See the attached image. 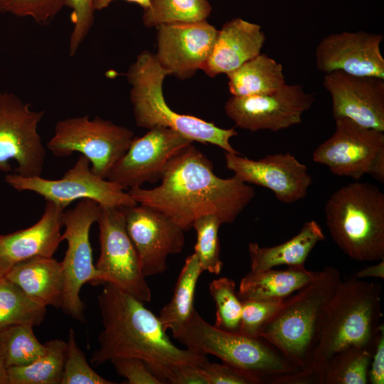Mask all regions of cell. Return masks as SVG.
<instances>
[{
    "label": "cell",
    "instance_id": "6da1fadb",
    "mask_svg": "<svg viewBox=\"0 0 384 384\" xmlns=\"http://www.w3.org/2000/svg\"><path fill=\"white\" fill-rule=\"evenodd\" d=\"M160 181L153 188L127 192L137 204L160 211L185 231L208 215L223 224L233 223L255 196L252 186L235 176H216L213 163L192 144L169 160Z\"/></svg>",
    "mask_w": 384,
    "mask_h": 384
},
{
    "label": "cell",
    "instance_id": "7a4b0ae2",
    "mask_svg": "<svg viewBox=\"0 0 384 384\" xmlns=\"http://www.w3.org/2000/svg\"><path fill=\"white\" fill-rule=\"evenodd\" d=\"M97 303L103 328L99 348L91 356L93 366L118 357L140 358L149 370L163 365L201 366L208 361L206 355L174 344L159 317L116 286L103 284Z\"/></svg>",
    "mask_w": 384,
    "mask_h": 384
},
{
    "label": "cell",
    "instance_id": "3957f363",
    "mask_svg": "<svg viewBox=\"0 0 384 384\" xmlns=\"http://www.w3.org/2000/svg\"><path fill=\"white\" fill-rule=\"evenodd\" d=\"M380 284L354 277L341 280L322 316L309 366L293 384L316 383L326 362L338 351L358 346L373 350L382 321Z\"/></svg>",
    "mask_w": 384,
    "mask_h": 384
},
{
    "label": "cell",
    "instance_id": "277c9868",
    "mask_svg": "<svg viewBox=\"0 0 384 384\" xmlns=\"http://www.w3.org/2000/svg\"><path fill=\"white\" fill-rule=\"evenodd\" d=\"M342 279L327 266L315 279L284 299L258 337L274 345L300 371L310 365L326 306Z\"/></svg>",
    "mask_w": 384,
    "mask_h": 384
},
{
    "label": "cell",
    "instance_id": "5b68a950",
    "mask_svg": "<svg viewBox=\"0 0 384 384\" xmlns=\"http://www.w3.org/2000/svg\"><path fill=\"white\" fill-rule=\"evenodd\" d=\"M172 336L186 348L215 356L253 374L262 384H292L300 371L266 339L218 329L195 309Z\"/></svg>",
    "mask_w": 384,
    "mask_h": 384
},
{
    "label": "cell",
    "instance_id": "8992f818",
    "mask_svg": "<svg viewBox=\"0 0 384 384\" xmlns=\"http://www.w3.org/2000/svg\"><path fill=\"white\" fill-rule=\"evenodd\" d=\"M326 223L337 246L351 259H384V193L356 181L334 192L324 206Z\"/></svg>",
    "mask_w": 384,
    "mask_h": 384
},
{
    "label": "cell",
    "instance_id": "52a82bcc",
    "mask_svg": "<svg viewBox=\"0 0 384 384\" xmlns=\"http://www.w3.org/2000/svg\"><path fill=\"white\" fill-rule=\"evenodd\" d=\"M169 75L158 63L154 54L140 53L129 66L126 77L131 85L129 98L137 126L151 129H171L192 142L215 145L233 154H240L230 144L237 136L234 128L223 129L198 117L177 113L167 105L163 94V82Z\"/></svg>",
    "mask_w": 384,
    "mask_h": 384
},
{
    "label": "cell",
    "instance_id": "ba28073f",
    "mask_svg": "<svg viewBox=\"0 0 384 384\" xmlns=\"http://www.w3.org/2000/svg\"><path fill=\"white\" fill-rule=\"evenodd\" d=\"M133 132L99 117H68L56 122L46 146L57 157L79 152L91 164L96 175L107 178L115 164L127 152Z\"/></svg>",
    "mask_w": 384,
    "mask_h": 384
},
{
    "label": "cell",
    "instance_id": "9c48e42d",
    "mask_svg": "<svg viewBox=\"0 0 384 384\" xmlns=\"http://www.w3.org/2000/svg\"><path fill=\"white\" fill-rule=\"evenodd\" d=\"M334 119V132L314 149L312 160L336 176L358 181L368 174L383 183L384 132L344 117Z\"/></svg>",
    "mask_w": 384,
    "mask_h": 384
},
{
    "label": "cell",
    "instance_id": "30bf717a",
    "mask_svg": "<svg viewBox=\"0 0 384 384\" xmlns=\"http://www.w3.org/2000/svg\"><path fill=\"white\" fill-rule=\"evenodd\" d=\"M96 223L100 252L95 267L100 274V285L110 283L144 304L149 302L151 289L128 235L122 207L99 205Z\"/></svg>",
    "mask_w": 384,
    "mask_h": 384
},
{
    "label": "cell",
    "instance_id": "8fae6325",
    "mask_svg": "<svg viewBox=\"0 0 384 384\" xmlns=\"http://www.w3.org/2000/svg\"><path fill=\"white\" fill-rule=\"evenodd\" d=\"M99 204L90 199H82L63 213V240L68 248L62 264L65 274L63 311L73 319L85 321V304L80 292L86 283L100 285V277L93 264L90 230L96 223Z\"/></svg>",
    "mask_w": 384,
    "mask_h": 384
},
{
    "label": "cell",
    "instance_id": "7c38bea8",
    "mask_svg": "<svg viewBox=\"0 0 384 384\" xmlns=\"http://www.w3.org/2000/svg\"><path fill=\"white\" fill-rule=\"evenodd\" d=\"M6 183L18 191H31L65 209L76 200L90 199L100 206L129 207L137 202L118 184L92 172L90 161L80 155L60 179L8 174Z\"/></svg>",
    "mask_w": 384,
    "mask_h": 384
},
{
    "label": "cell",
    "instance_id": "4fadbf2b",
    "mask_svg": "<svg viewBox=\"0 0 384 384\" xmlns=\"http://www.w3.org/2000/svg\"><path fill=\"white\" fill-rule=\"evenodd\" d=\"M44 114L43 110H33L14 93L0 92V171H10V162L14 160L16 174L41 175L46 149L38 128Z\"/></svg>",
    "mask_w": 384,
    "mask_h": 384
},
{
    "label": "cell",
    "instance_id": "5bb4252c",
    "mask_svg": "<svg viewBox=\"0 0 384 384\" xmlns=\"http://www.w3.org/2000/svg\"><path fill=\"white\" fill-rule=\"evenodd\" d=\"M315 100L299 84H285L270 94L233 96L225 105V112L239 128L257 132H278L299 124L302 116Z\"/></svg>",
    "mask_w": 384,
    "mask_h": 384
},
{
    "label": "cell",
    "instance_id": "9a60e30c",
    "mask_svg": "<svg viewBox=\"0 0 384 384\" xmlns=\"http://www.w3.org/2000/svg\"><path fill=\"white\" fill-rule=\"evenodd\" d=\"M122 209L142 274L146 277L164 273L167 269L168 256L182 252L185 230L166 215L149 206L137 204Z\"/></svg>",
    "mask_w": 384,
    "mask_h": 384
},
{
    "label": "cell",
    "instance_id": "2e32d148",
    "mask_svg": "<svg viewBox=\"0 0 384 384\" xmlns=\"http://www.w3.org/2000/svg\"><path fill=\"white\" fill-rule=\"evenodd\" d=\"M193 142L163 127H154L133 139L129 148L112 169L107 179L123 189L160 181L169 160Z\"/></svg>",
    "mask_w": 384,
    "mask_h": 384
},
{
    "label": "cell",
    "instance_id": "e0dca14e",
    "mask_svg": "<svg viewBox=\"0 0 384 384\" xmlns=\"http://www.w3.org/2000/svg\"><path fill=\"white\" fill-rule=\"evenodd\" d=\"M225 159L227 169L238 179L270 189L284 203L304 198L312 183L308 167L289 152L257 160L225 152Z\"/></svg>",
    "mask_w": 384,
    "mask_h": 384
},
{
    "label": "cell",
    "instance_id": "ac0fdd59",
    "mask_svg": "<svg viewBox=\"0 0 384 384\" xmlns=\"http://www.w3.org/2000/svg\"><path fill=\"white\" fill-rule=\"evenodd\" d=\"M159 65L169 75L185 79L201 69L213 49L218 31L206 20L156 27Z\"/></svg>",
    "mask_w": 384,
    "mask_h": 384
},
{
    "label": "cell",
    "instance_id": "d6986e66",
    "mask_svg": "<svg viewBox=\"0 0 384 384\" xmlns=\"http://www.w3.org/2000/svg\"><path fill=\"white\" fill-rule=\"evenodd\" d=\"M383 40L382 34L364 31L329 34L316 47V68L324 74L342 71L384 78V58L380 51Z\"/></svg>",
    "mask_w": 384,
    "mask_h": 384
},
{
    "label": "cell",
    "instance_id": "ffe728a7",
    "mask_svg": "<svg viewBox=\"0 0 384 384\" xmlns=\"http://www.w3.org/2000/svg\"><path fill=\"white\" fill-rule=\"evenodd\" d=\"M323 85L331 95L334 119L384 132V78L334 71L324 75Z\"/></svg>",
    "mask_w": 384,
    "mask_h": 384
},
{
    "label": "cell",
    "instance_id": "44dd1931",
    "mask_svg": "<svg viewBox=\"0 0 384 384\" xmlns=\"http://www.w3.org/2000/svg\"><path fill=\"white\" fill-rule=\"evenodd\" d=\"M64 208L46 201L41 218L25 229L0 235V277L15 265L39 257H53L63 241Z\"/></svg>",
    "mask_w": 384,
    "mask_h": 384
},
{
    "label": "cell",
    "instance_id": "7402d4cb",
    "mask_svg": "<svg viewBox=\"0 0 384 384\" xmlns=\"http://www.w3.org/2000/svg\"><path fill=\"white\" fill-rule=\"evenodd\" d=\"M265 42L260 25L233 18L218 31L212 53L201 70L210 78L228 75L261 53Z\"/></svg>",
    "mask_w": 384,
    "mask_h": 384
},
{
    "label": "cell",
    "instance_id": "603a6c76",
    "mask_svg": "<svg viewBox=\"0 0 384 384\" xmlns=\"http://www.w3.org/2000/svg\"><path fill=\"white\" fill-rule=\"evenodd\" d=\"M4 277L38 303L62 308L65 274L61 261L53 257L31 258L15 265Z\"/></svg>",
    "mask_w": 384,
    "mask_h": 384
},
{
    "label": "cell",
    "instance_id": "cb8c5ba5",
    "mask_svg": "<svg viewBox=\"0 0 384 384\" xmlns=\"http://www.w3.org/2000/svg\"><path fill=\"white\" fill-rule=\"evenodd\" d=\"M319 272L304 265L249 272L240 281L238 296L243 300L282 301L316 279Z\"/></svg>",
    "mask_w": 384,
    "mask_h": 384
},
{
    "label": "cell",
    "instance_id": "d4e9b609",
    "mask_svg": "<svg viewBox=\"0 0 384 384\" xmlns=\"http://www.w3.org/2000/svg\"><path fill=\"white\" fill-rule=\"evenodd\" d=\"M324 239L321 226L311 220L306 222L296 235L283 243L261 247L256 242H250V270H265L280 265H304L315 245Z\"/></svg>",
    "mask_w": 384,
    "mask_h": 384
},
{
    "label": "cell",
    "instance_id": "484cf974",
    "mask_svg": "<svg viewBox=\"0 0 384 384\" xmlns=\"http://www.w3.org/2000/svg\"><path fill=\"white\" fill-rule=\"evenodd\" d=\"M227 76L229 90L237 97L270 94L286 84L282 64L264 53H260Z\"/></svg>",
    "mask_w": 384,
    "mask_h": 384
},
{
    "label": "cell",
    "instance_id": "4316f807",
    "mask_svg": "<svg viewBox=\"0 0 384 384\" xmlns=\"http://www.w3.org/2000/svg\"><path fill=\"white\" fill-rule=\"evenodd\" d=\"M203 271L193 253L185 261L178 277L172 298L160 311L159 319L166 331L176 333L188 320L193 311L195 290Z\"/></svg>",
    "mask_w": 384,
    "mask_h": 384
},
{
    "label": "cell",
    "instance_id": "83f0119b",
    "mask_svg": "<svg viewBox=\"0 0 384 384\" xmlns=\"http://www.w3.org/2000/svg\"><path fill=\"white\" fill-rule=\"evenodd\" d=\"M44 352L31 363L8 368L9 384H61L67 343H44Z\"/></svg>",
    "mask_w": 384,
    "mask_h": 384
},
{
    "label": "cell",
    "instance_id": "f1b7e54d",
    "mask_svg": "<svg viewBox=\"0 0 384 384\" xmlns=\"http://www.w3.org/2000/svg\"><path fill=\"white\" fill-rule=\"evenodd\" d=\"M368 348L351 346L334 354L324 364L318 384H366L373 353Z\"/></svg>",
    "mask_w": 384,
    "mask_h": 384
},
{
    "label": "cell",
    "instance_id": "f546056e",
    "mask_svg": "<svg viewBox=\"0 0 384 384\" xmlns=\"http://www.w3.org/2000/svg\"><path fill=\"white\" fill-rule=\"evenodd\" d=\"M46 308L6 277H0V330L15 324L39 326Z\"/></svg>",
    "mask_w": 384,
    "mask_h": 384
},
{
    "label": "cell",
    "instance_id": "4dcf8cb0",
    "mask_svg": "<svg viewBox=\"0 0 384 384\" xmlns=\"http://www.w3.org/2000/svg\"><path fill=\"white\" fill-rule=\"evenodd\" d=\"M211 9L208 0H149L142 19L146 27L198 22L206 20Z\"/></svg>",
    "mask_w": 384,
    "mask_h": 384
},
{
    "label": "cell",
    "instance_id": "1f68e13d",
    "mask_svg": "<svg viewBox=\"0 0 384 384\" xmlns=\"http://www.w3.org/2000/svg\"><path fill=\"white\" fill-rule=\"evenodd\" d=\"M32 326L15 324L0 330V349L7 368L27 365L45 351Z\"/></svg>",
    "mask_w": 384,
    "mask_h": 384
},
{
    "label": "cell",
    "instance_id": "d6a6232c",
    "mask_svg": "<svg viewBox=\"0 0 384 384\" xmlns=\"http://www.w3.org/2000/svg\"><path fill=\"white\" fill-rule=\"evenodd\" d=\"M222 224L217 216L208 215L196 219L192 225L196 233L194 254L202 270L215 274H219L223 266L218 238Z\"/></svg>",
    "mask_w": 384,
    "mask_h": 384
},
{
    "label": "cell",
    "instance_id": "836d02e7",
    "mask_svg": "<svg viewBox=\"0 0 384 384\" xmlns=\"http://www.w3.org/2000/svg\"><path fill=\"white\" fill-rule=\"evenodd\" d=\"M209 292L216 307L214 326L225 331L238 332L242 305L235 281L225 277L213 279L209 284Z\"/></svg>",
    "mask_w": 384,
    "mask_h": 384
},
{
    "label": "cell",
    "instance_id": "e575fe53",
    "mask_svg": "<svg viewBox=\"0 0 384 384\" xmlns=\"http://www.w3.org/2000/svg\"><path fill=\"white\" fill-rule=\"evenodd\" d=\"M61 384H113L97 373L79 348L73 329L68 333Z\"/></svg>",
    "mask_w": 384,
    "mask_h": 384
},
{
    "label": "cell",
    "instance_id": "d590c367",
    "mask_svg": "<svg viewBox=\"0 0 384 384\" xmlns=\"http://www.w3.org/2000/svg\"><path fill=\"white\" fill-rule=\"evenodd\" d=\"M65 6V0H0V14L30 18L48 25Z\"/></svg>",
    "mask_w": 384,
    "mask_h": 384
},
{
    "label": "cell",
    "instance_id": "8d00e7d4",
    "mask_svg": "<svg viewBox=\"0 0 384 384\" xmlns=\"http://www.w3.org/2000/svg\"><path fill=\"white\" fill-rule=\"evenodd\" d=\"M65 6L71 10L73 29L69 41V55L74 56L87 36L94 23V0H65Z\"/></svg>",
    "mask_w": 384,
    "mask_h": 384
},
{
    "label": "cell",
    "instance_id": "74e56055",
    "mask_svg": "<svg viewBox=\"0 0 384 384\" xmlns=\"http://www.w3.org/2000/svg\"><path fill=\"white\" fill-rule=\"evenodd\" d=\"M283 300H243L238 332L258 337L262 326L280 307Z\"/></svg>",
    "mask_w": 384,
    "mask_h": 384
},
{
    "label": "cell",
    "instance_id": "f35d334b",
    "mask_svg": "<svg viewBox=\"0 0 384 384\" xmlns=\"http://www.w3.org/2000/svg\"><path fill=\"white\" fill-rule=\"evenodd\" d=\"M208 384H262L253 374L226 363L201 366Z\"/></svg>",
    "mask_w": 384,
    "mask_h": 384
},
{
    "label": "cell",
    "instance_id": "ab89813d",
    "mask_svg": "<svg viewBox=\"0 0 384 384\" xmlns=\"http://www.w3.org/2000/svg\"><path fill=\"white\" fill-rule=\"evenodd\" d=\"M117 374L129 384H161L146 363L135 357H118L110 361Z\"/></svg>",
    "mask_w": 384,
    "mask_h": 384
},
{
    "label": "cell",
    "instance_id": "60d3db41",
    "mask_svg": "<svg viewBox=\"0 0 384 384\" xmlns=\"http://www.w3.org/2000/svg\"><path fill=\"white\" fill-rule=\"evenodd\" d=\"M161 384H208L201 366L165 365L154 371Z\"/></svg>",
    "mask_w": 384,
    "mask_h": 384
},
{
    "label": "cell",
    "instance_id": "b9f144b4",
    "mask_svg": "<svg viewBox=\"0 0 384 384\" xmlns=\"http://www.w3.org/2000/svg\"><path fill=\"white\" fill-rule=\"evenodd\" d=\"M368 383H384V327L380 329L374 345L368 370Z\"/></svg>",
    "mask_w": 384,
    "mask_h": 384
},
{
    "label": "cell",
    "instance_id": "7bdbcfd3",
    "mask_svg": "<svg viewBox=\"0 0 384 384\" xmlns=\"http://www.w3.org/2000/svg\"><path fill=\"white\" fill-rule=\"evenodd\" d=\"M354 277L363 279L364 278H384V260L373 265L363 268L354 274Z\"/></svg>",
    "mask_w": 384,
    "mask_h": 384
},
{
    "label": "cell",
    "instance_id": "ee69618b",
    "mask_svg": "<svg viewBox=\"0 0 384 384\" xmlns=\"http://www.w3.org/2000/svg\"><path fill=\"white\" fill-rule=\"evenodd\" d=\"M115 0H94V9L95 11H100L104 9H106L110 6V4ZM128 2L134 3L144 9H145L149 3V0H125Z\"/></svg>",
    "mask_w": 384,
    "mask_h": 384
},
{
    "label": "cell",
    "instance_id": "f6af8a7d",
    "mask_svg": "<svg viewBox=\"0 0 384 384\" xmlns=\"http://www.w3.org/2000/svg\"><path fill=\"white\" fill-rule=\"evenodd\" d=\"M0 384H9L8 368L0 349Z\"/></svg>",
    "mask_w": 384,
    "mask_h": 384
}]
</instances>
